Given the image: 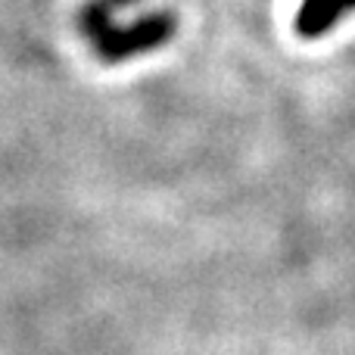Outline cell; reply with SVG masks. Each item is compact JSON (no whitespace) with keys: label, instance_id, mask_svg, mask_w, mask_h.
Listing matches in <instances>:
<instances>
[{"label":"cell","instance_id":"cell-1","mask_svg":"<svg viewBox=\"0 0 355 355\" xmlns=\"http://www.w3.org/2000/svg\"><path fill=\"white\" fill-rule=\"evenodd\" d=\"M78 28L103 62H122L137 53L162 47L175 35V16L172 12H150L135 22H116V19H106L81 6Z\"/></svg>","mask_w":355,"mask_h":355},{"label":"cell","instance_id":"cell-2","mask_svg":"<svg viewBox=\"0 0 355 355\" xmlns=\"http://www.w3.org/2000/svg\"><path fill=\"white\" fill-rule=\"evenodd\" d=\"M352 10H355V0H302L300 12H296V35L321 37Z\"/></svg>","mask_w":355,"mask_h":355}]
</instances>
